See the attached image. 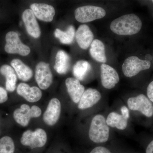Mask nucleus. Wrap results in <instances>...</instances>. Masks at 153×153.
Wrapping results in <instances>:
<instances>
[{
  "label": "nucleus",
  "instance_id": "1",
  "mask_svg": "<svg viewBox=\"0 0 153 153\" xmlns=\"http://www.w3.org/2000/svg\"><path fill=\"white\" fill-rule=\"evenodd\" d=\"M142 27L139 17L134 14L124 15L114 20L110 29L114 33L120 36H129L137 34Z\"/></svg>",
  "mask_w": 153,
  "mask_h": 153
},
{
  "label": "nucleus",
  "instance_id": "2",
  "mask_svg": "<svg viewBox=\"0 0 153 153\" xmlns=\"http://www.w3.org/2000/svg\"><path fill=\"white\" fill-rule=\"evenodd\" d=\"M109 128L102 115L97 114L93 117L91 123L88 136L93 142L105 143L109 137Z\"/></svg>",
  "mask_w": 153,
  "mask_h": 153
},
{
  "label": "nucleus",
  "instance_id": "3",
  "mask_svg": "<svg viewBox=\"0 0 153 153\" xmlns=\"http://www.w3.org/2000/svg\"><path fill=\"white\" fill-rule=\"evenodd\" d=\"M47 140V134L45 130L38 128L34 131L27 130L24 132L21 139V143L23 146L34 149L44 146Z\"/></svg>",
  "mask_w": 153,
  "mask_h": 153
},
{
  "label": "nucleus",
  "instance_id": "4",
  "mask_svg": "<svg viewBox=\"0 0 153 153\" xmlns=\"http://www.w3.org/2000/svg\"><path fill=\"white\" fill-rule=\"evenodd\" d=\"M106 15L105 10L94 6H85L79 7L74 12L75 19L80 23H88L103 18Z\"/></svg>",
  "mask_w": 153,
  "mask_h": 153
},
{
  "label": "nucleus",
  "instance_id": "5",
  "mask_svg": "<svg viewBox=\"0 0 153 153\" xmlns=\"http://www.w3.org/2000/svg\"><path fill=\"white\" fill-rule=\"evenodd\" d=\"M41 114L42 111L39 107L33 105L30 107L28 105L24 104L14 111L13 117L17 123L26 127L30 123L31 118L39 117Z\"/></svg>",
  "mask_w": 153,
  "mask_h": 153
},
{
  "label": "nucleus",
  "instance_id": "6",
  "mask_svg": "<svg viewBox=\"0 0 153 153\" xmlns=\"http://www.w3.org/2000/svg\"><path fill=\"white\" fill-rule=\"evenodd\" d=\"M6 44L5 51L9 54H18L22 56H27L30 54V47L22 43L19 38V34L10 31L6 34Z\"/></svg>",
  "mask_w": 153,
  "mask_h": 153
},
{
  "label": "nucleus",
  "instance_id": "7",
  "mask_svg": "<svg viewBox=\"0 0 153 153\" xmlns=\"http://www.w3.org/2000/svg\"><path fill=\"white\" fill-rule=\"evenodd\" d=\"M150 66V61L141 60L136 56H131L125 60L122 66L123 72L125 76L131 77L140 71L149 69Z\"/></svg>",
  "mask_w": 153,
  "mask_h": 153
},
{
  "label": "nucleus",
  "instance_id": "8",
  "mask_svg": "<svg viewBox=\"0 0 153 153\" xmlns=\"http://www.w3.org/2000/svg\"><path fill=\"white\" fill-rule=\"evenodd\" d=\"M127 104L130 109L140 111L147 117H150L153 115L152 103L144 94L129 98Z\"/></svg>",
  "mask_w": 153,
  "mask_h": 153
},
{
  "label": "nucleus",
  "instance_id": "9",
  "mask_svg": "<svg viewBox=\"0 0 153 153\" xmlns=\"http://www.w3.org/2000/svg\"><path fill=\"white\" fill-rule=\"evenodd\" d=\"M35 78L39 88L42 90L49 88L53 81V75L49 64L44 62L38 63L36 66Z\"/></svg>",
  "mask_w": 153,
  "mask_h": 153
},
{
  "label": "nucleus",
  "instance_id": "10",
  "mask_svg": "<svg viewBox=\"0 0 153 153\" xmlns=\"http://www.w3.org/2000/svg\"><path fill=\"white\" fill-rule=\"evenodd\" d=\"M61 111V105L60 100L56 98L52 99L43 115L44 123L49 126L55 125L59 120Z\"/></svg>",
  "mask_w": 153,
  "mask_h": 153
},
{
  "label": "nucleus",
  "instance_id": "11",
  "mask_svg": "<svg viewBox=\"0 0 153 153\" xmlns=\"http://www.w3.org/2000/svg\"><path fill=\"white\" fill-rule=\"evenodd\" d=\"M100 77L102 85L107 89H111L119 82L120 77L117 71L107 64L100 66Z\"/></svg>",
  "mask_w": 153,
  "mask_h": 153
},
{
  "label": "nucleus",
  "instance_id": "12",
  "mask_svg": "<svg viewBox=\"0 0 153 153\" xmlns=\"http://www.w3.org/2000/svg\"><path fill=\"white\" fill-rule=\"evenodd\" d=\"M32 10L27 9L23 12L22 19L28 34L33 38H38L41 35V29Z\"/></svg>",
  "mask_w": 153,
  "mask_h": 153
},
{
  "label": "nucleus",
  "instance_id": "13",
  "mask_svg": "<svg viewBox=\"0 0 153 153\" xmlns=\"http://www.w3.org/2000/svg\"><path fill=\"white\" fill-rule=\"evenodd\" d=\"M35 16L41 21L51 22L55 14V11L52 6L43 3H34L30 6Z\"/></svg>",
  "mask_w": 153,
  "mask_h": 153
},
{
  "label": "nucleus",
  "instance_id": "14",
  "mask_svg": "<svg viewBox=\"0 0 153 153\" xmlns=\"http://www.w3.org/2000/svg\"><path fill=\"white\" fill-rule=\"evenodd\" d=\"M17 92L19 95L31 102H35L41 100L42 91L39 88L36 86L30 87L25 83H20L17 88Z\"/></svg>",
  "mask_w": 153,
  "mask_h": 153
},
{
  "label": "nucleus",
  "instance_id": "15",
  "mask_svg": "<svg viewBox=\"0 0 153 153\" xmlns=\"http://www.w3.org/2000/svg\"><path fill=\"white\" fill-rule=\"evenodd\" d=\"M68 93L71 100L75 103L79 102L85 91V88L76 78L68 77L65 81Z\"/></svg>",
  "mask_w": 153,
  "mask_h": 153
},
{
  "label": "nucleus",
  "instance_id": "16",
  "mask_svg": "<svg viewBox=\"0 0 153 153\" xmlns=\"http://www.w3.org/2000/svg\"><path fill=\"white\" fill-rule=\"evenodd\" d=\"M101 98V94L98 91L94 88H88L82 94L78 108L79 109L90 108L97 103Z\"/></svg>",
  "mask_w": 153,
  "mask_h": 153
},
{
  "label": "nucleus",
  "instance_id": "17",
  "mask_svg": "<svg viewBox=\"0 0 153 153\" xmlns=\"http://www.w3.org/2000/svg\"><path fill=\"white\" fill-rule=\"evenodd\" d=\"M75 38L78 45L81 49H86L93 41L94 35L87 25H80L75 33Z\"/></svg>",
  "mask_w": 153,
  "mask_h": 153
},
{
  "label": "nucleus",
  "instance_id": "18",
  "mask_svg": "<svg viewBox=\"0 0 153 153\" xmlns=\"http://www.w3.org/2000/svg\"><path fill=\"white\" fill-rule=\"evenodd\" d=\"M129 114L121 113V114L117 112L110 113L106 120L108 125L113 128H116L118 129L123 130L126 128L128 120L129 118Z\"/></svg>",
  "mask_w": 153,
  "mask_h": 153
},
{
  "label": "nucleus",
  "instance_id": "19",
  "mask_svg": "<svg viewBox=\"0 0 153 153\" xmlns=\"http://www.w3.org/2000/svg\"><path fill=\"white\" fill-rule=\"evenodd\" d=\"M0 73L5 77L6 89L13 92L16 88L17 77L16 71L12 66L5 64L0 67Z\"/></svg>",
  "mask_w": 153,
  "mask_h": 153
},
{
  "label": "nucleus",
  "instance_id": "20",
  "mask_svg": "<svg viewBox=\"0 0 153 153\" xmlns=\"http://www.w3.org/2000/svg\"><path fill=\"white\" fill-rule=\"evenodd\" d=\"M11 65L16 73L19 79L22 81H28L33 76L32 69L25 65L22 60L18 59H13L11 62Z\"/></svg>",
  "mask_w": 153,
  "mask_h": 153
},
{
  "label": "nucleus",
  "instance_id": "21",
  "mask_svg": "<svg viewBox=\"0 0 153 153\" xmlns=\"http://www.w3.org/2000/svg\"><path fill=\"white\" fill-rule=\"evenodd\" d=\"M89 52L91 57L97 62L102 63L106 62L105 47L103 43L100 40H93L90 45Z\"/></svg>",
  "mask_w": 153,
  "mask_h": 153
},
{
  "label": "nucleus",
  "instance_id": "22",
  "mask_svg": "<svg viewBox=\"0 0 153 153\" xmlns=\"http://www.w3.org/2000/svg\"><path fill=\"white\" fill-rule=\"evenodd\" d=\"M70 57L66 52L60 50L57 52L55 59L54 68L59 74L67 73L70 66Z\"/></svg>",
  "mask_w": 153,
  "mask_h": 153
},
{
  "label": "nucleus",
  "instance_id": "23",
  "mask_svg": "<svg viewBox=\"0 0 153 153\" xmlns=\"http://www.w3.org/2000/svg\"><path fill=\"white\" fill-rule=\"evenodd\" d=\"M75 29L72 25L68 26L66 31H63L56 29L55 31V36L59 39L60 43L64 44H72L75 36Z\"/></svg>",
  "mask_w": 153,
  "mask_h": 153
},
{
  "label": "nucleus",
  "instance_id": "24",
  "mask_svg": "<svg viewBox=\"0 0 153 153\" xmlns=\"http://www.w3.org/2000/svg\"><path fill=\"white\" fill-rule=\"evenodd\" d=\"M91 68L90 63L85 60H79L74 65L73 73L75 78L82 81L85 78Z\"/></svg>",
  "mask_w": 153,
  "mask_h": 153
},
{
  "label": "nucleus",
  "instance_id": "25",
  "mask_svg": "<svg viewBox=\"0 0 153 153\" xmlns=\"http://www.w3.org/2000/svg\"><path fill=\"white\" fill-rule=\"evenodd\" d=\"M15 144L12 138L4 136L0 139V153H14Z\"/></svg>",
  "mask_w": 153,
  "mask_h": 153
},
{
  "label": "nucleus",
  "instance_id": "26",
  "mask_svg": "<svg viewBox=\"0 0 153 153\" xmlns=\"http://www.w3.org/2000/svg\"><path fill=\"white\" fill-rule=\"evenodd\" d=\"M8 99L7 92L5 88L0 87V104L4 103Z\"/></svg>",
  "mask_w": 153,
  "mask_h": 153
},
{
  "label": "nucleus",
  "instance_id": "27",
  "mask_svg": "<svg viewBox=\"0 0 153 153\" xmlns=\"http://www.w3.org/2000/svg\"><path fill=\"white\" fill-rule=\"evenodd\" d=\"M90 153H111L107 148L102 146L95 147L91 152Z\"/></svg>",
  "mask_w": 153,
  "mask_h": 153
},
{
  "label": "nucleus",
  "instance_id": "28",
  "mask_svg": "<svg viewBox=\"0 0 153 153\" xmlns=\"http://www.w3.org/2000/svg\"><path fill=\"white\" fill-rule=\"evenodd\" d=\"M147 94L148 98L153 102V81L150 83L147 89Z\"/></svg>",
  "mask_w": 153,
  "mask_h": 153
},
{
  "label": "nucleus",
  "instance_id": "29",
  "mask_svg": "<svg viewBox=\"0 0 153 153\" xmlns=\"http://www.w3.org/2000/svg\"><path fill=\"white\" fill-rule=\"evenodd\" d=\"M146 153H153V140L148 145L146 150Z\"/></svg>",
  "mask_w": 153,
  "mask_h": 153
},
{
  "label": "nucleus",
  "instance_id": "30",
  "mask_svg": "<svg viewBox=\"0 0 153 153\" xmlns=\"http://www.w3.org/2000/svg\"><path fill=\"white\" fill-rule=\"evenodd\" d=\"M145 59H146V60H148V61H149L150 60H151L152 59V56L149 54H147L146 55V57H145Z\"/></svg>",
  "mask_w": 153,
  "mask_h": 153
},
{
  "label": "nucleus",
  "instance_id": "31",
  "mask_svg": "<svg viewBox=\"0 0 153 153\" xmlns=\"http://www.w3.org/2000/svg\"><path fill=\"white\" fill-rule=\"evenodd\" d=\"M152 2H153V0H152Z\"/></svg>",
  "mask_w": 153,
  "mask_h": 153
}]
</instances>
